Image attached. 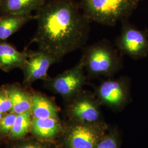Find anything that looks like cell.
<instances>
[{"instance_id":"cell-1","label":"cell","mask_w":148,"mask_h":148,"mask_svg":"<svg viewBox=\"0 0 148 148\" xmlns=\"http://www.w3.org/2000/svg\"><path fill=\"white\" fill-rule=\"evenodd\" d=\"M35 16L37 29L30 43L59 62L86 46L92 22L74 0H46Z\"/></svg>"},{"instance_id":"cell-2","label":"cell","mask_w":148,"mask_h":148,"mask_svg":"<svg viewBox=\"0 0 148 148\" xmlns=\"http://www.w3.org/2000/svg\"><path fill=\"white\" fill-rule=\"evenodd\" d=\"M79 61L90 78H110L123 67L122 55L110 41L102 40L82 48Z\"/></svg>"},{"instance_id":"cell-3","label":"cell","mask_w":148,"mask_h":148,"mask_svg":"<svg viewBox=\"0 0 148 148\" xmlns=\"http://www.w3.org/2000/svg\"><path fill=\"white\" fill-rule=\"evenodd\" d=\"M140 0H81V11L91 22L114 27L128 20Z\"/></svg>"},{"instance_id":"cell-4","label":"cell","mask_w":148,"mask_h":148,"mask_svg":"<svg viewBox=\"0 0 148 148\" xmlns=\"http://www.w3.org/2000/svg\"><path fill=\"white\" fill-rule=\"evenodd\" d=\"M115 46L122 56L138 60L148 56V30H142L131 24L128 20L121 23L120 34Z\"/></svg>"},{"instance_id":"cell-5","label":"cell","mask_w":148,"mask_h":148,"mask_svg":"<svg viewBox=\"0 0 148 148\" xmlns=\"http://www.w3.org/2000/svg\"><path fill=\"white\" fill-rule=\"evenodd\" d=\"M86 79L85 69L79 60L73 67L45 81L48 88L69 101L82 90Z\"/></svg>"},{"instance_id":"cell-6","label":"cell","mask_w":148,"mask_h":148,"mask_svg":"<svg viewBox=\"0 0 148 148\" xmlns=\"http://www.w3.org/2000/svg\"><path fill=\"white\" fill-rule=\"evenodd\" d=\"M59 62L51 54L38 49L27 51V57L21 68L24 74V83L31 84L38 80H46L49 77L48 71L50 67Z\"/></svg>"},{"instance_id":"cell-7","label":"cell","mask_w":148,"mask_h":148,"mask_svg":"<svg viewBox=\"0 0 148 148\" xmlns=\"http://www.w3.org/2000/svg\"><path fill=\"white\" fill-rule=\"evenodd\" d=\"M129 81L127 77L116 79L108 78L96 88V93L101 103L107 106L119 108L129 99Z\"/></svg>"},{"instance_id":"cell-8","label":"cell","mask_w":148,"mask_h":148,"mask_svg":"<svg viewBox=\"0 0 148 148\" xmlns=\"http://www.w3.org/2000/svg\"><path fill=\"white\" fill-rule=\"evenodd\" d=\"M69 101V111L79 121L90 123L99 119L98 103L90 93L82 90Z\"/></svg>"},{"instance_id":"cell-9","label":"cell","mask_w":148,"mask_h":148,"mask_svg":"<svg viewBox=\"0 0 148 148\" xmlns=\"http://www.w3.org/2000/svg\"><path fill=\"white\" fill-rule=\"evenodd\" d=\"M99 141L98 131L84 123L74 126L68 137V142L71 148H96Z\"/></svg>"},{"instance_id":"cell-10","label":"cell","mask_w":148,"mask_h":148,"mask_svg":"<svg viewBox=\"0 0 148 148\" xmlns=\"http://www.w3.org/2000/svg\"><path fill=\"white\" fill-rule=\"evenodd\" d=\"M27 51H19L6 41H0V69L9 73L23 68L27 60Z\"/></svg>"},{"instance_id":"cell-11","label":"cell","mask_w":148,"mask_h":148,"mask_svg":"<svg viewBox=\"0 0 148 148\" xmlns=\"http://www.w3.org/2000/svg\"><path fill=\"white\" fill-rule=\"evenodd\" d=\"M35 19V16L32 14L0 15V41H5L28 22Z\"/></svg>"},{"instance_id":"cell-12","label":"cell","mask_w":148,"mask_h":148,"mask_svg":"<svg viewBox=\"0 0 148 148\" xmlns=\"http://www.w3.org/2000/svg\"><path fill=\"white\" fill-rule=\"evenodd\" d=\"M46 0H2L0 15L5 14H30L37 11Z\"/></svg>"},{"instance_id":"cell-13","label":"cell","mask_w":148,"mask_h":148,"mask_svg":"<svg viewBox=\"0 0 148 148\" xmlns=\"http://www.w3.org/2000/svg\"><path fill=\"white\" fill-rule=\"evenodd\" d=\"M5 88L12 102L11 111L16 114L32 111V93L17 85L8 86Z\"/></svg>"},{"instance_id":"cell-14","label":"cell","mask_w":148,"mask_h":148,"mask_svg":"<svg viewBox=\"0 0 148 148\" xmlns=\"http://www.w3.org/2000/svg\"><path fill=\"white\" fill-rule=\"evenodd\" d=\"M32 113L36 119H58L57 109L54 103L46 96L38 92L32 93Z\"/></svg>"},{"instance_id":"cell-15","label":"cell","mask_w":148,"mask_h":148,"mask_svg":"<svg viewBox=\"0 0 148 148\" xmlns=\"http://www.w3.org/2000/svg\"><path fill=\"white\" fill-rule=\"evenodd\" d=\"M60 128V124L57 118H34L32 122V132L39 137H53L59 132Z\"/></svg>"},{"instance_id":"cell-16","label":"cell","mask_w":148,"mask_h":148,"mask_svg":"<svg viewBox=\"0 0 148 148\" xmlns=\"http://www.w3.org/2000/svg\"><path fill=\"white\" fill-rule=\"evenodd\" d=\"M32 111L17 114L15 123L11 132L13 138H21L27 134L31 124L30 116Z\"/></svg>"},{"instance_id":"cell-17","label":"cell","mask_w":148,"mask_h":148,"mask_svg":"<svg viewBox=\"0 0 148 148\" xmlns=\"http://www.w3.org/2000/svg\"><path fill=\"white\" fill-rule=\"evenodd\" d=\"M16 115L17 114L12 111L2 118L0 121V131L1 132L7 133L11 132L15 123Z\"/></svg>"},{"instance_id":"cell-18","label":"cell","mask_w":148,"mask_h":148,"mask_svg":"<svg viewBox=\"0 0 148 148\" xmlns=\"http://www.w3.org/2000/svg\"><path fill=\"white\" fill-rule=\"evenodd\" d=\"M12 104L5 87L0 89V112L2 114L12 110Z\"/></svg>"},{"instance_id":"cell-19","label":"cell","mask_w":148,"mask_h":148,"mask_svg":"<svg viewBox=\"0 0 148 148\" xmlns=\"http://www.w3.org/2000/svg\"><path fill=\"white\" fill-rule=\"evenodd\" d=\"M96 148H117L116 139L113 136H108L100 140Z\"/></svg>"},{"instance_id":"cell-20","label":"cell","mask_w":148,"mask_h":148,"mask_svg":"<svg viewBox=\"0 0 148 148\" xmlns=\"http://www.w3.org/2000/svg\"><path fill=\"white\" fill-rule=\"evenodd\" d=\"M19 148H45L43 146L35 143H29L25 144Z\"/></svg>"},{"instance_id":"cell-21","label":"cell","mask_w":148,"mask_h":148,"mask_svg":"<svg viewBox=\"0 0 148 148\" xmlns=\"http://www.w3.org/2000/svg\"><path fill=\"white\" fill-rule=\"evenodd\" d=\"M2 113L1 112H0V121L2 119Z\"/></svg>"},{"instance_id":"cell-22","label":"cell","mask_w":148,"mask_h":148,"mask_svg":"<svg viewBox=\"0 0 148 148\" xmlns=\"http://www.w3.org/2000/svg\"><path fill=\"white\" fill-rule=\"evenodd\" d=\"M2 0H0V7L1 5V4H2Z\"/></svg>"}]
</instances>
